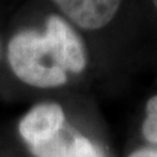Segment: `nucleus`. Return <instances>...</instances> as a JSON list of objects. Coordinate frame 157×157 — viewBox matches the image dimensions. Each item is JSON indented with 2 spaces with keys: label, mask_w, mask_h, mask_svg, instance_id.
<instances>
[{
  "label": "nucleus",
  "mask_w": 157,
  "mask_h": 157,
  "mask_svg": "<svg viewBox=\"0 0 157 157\" xmlns=\"http://www.w3.org/2000/svg\"><path fill=\"white\" fill-rule=\"evenodd\" d=\"M7 61L21 82L48 89L66 84L67 71L82 73L87 56L77 32L61 16L51 15L44 32L25 29L10 39Z\"/></svg>",
  "instance_id": "f257e3e1"
},
{
  "label": "nucleus",
  "mask_w": 157,
  "mask_h": 157,
  "mask_svg": "<svg viewBox=\"0 0 157 157\" xmlns=\"http://www.w3.org/2000/svg\"><path fill=\"white\" fill-rule=\"evenodd\" d=\"M66 125L64 111L58 103L45 102L34 106L19 122V134L29 147L47 143Z\"/></svg>",
  "instance_id": "f03ea898"
},
{
  "label": "nucleus",
  "mask_w": 157,
  "mask_h": 157,
  "mask_svg": "<svg viewBox=\"0 0 157 157\" xmlns=\"http://www.w3.org/2000/svg\"><path fill=\"white\" fill-rule=\"evenodd\" d=\"M77 26L89 31L101 29L112 21L122 0H52Z\"/></svg>",
  "instance_id": "7ed1b4c3"
},
{
  "label": "nucleus",
  "mask_w": 157,
  "mask_h": 157,
  "mask_svg": "<svg viewBox=\"0 0 157 157\" xmlns=\"http://www.w3.org/2000/svg\"><path fill=\"white\" fill-rule=\"evenodd\" d=\"M29 150L35 157H102L92 141L67 125L51 140L29 147Z\"/></svg>",
  "instance_id": "20e7f679"
},
{
  "label": "nucleus",
  "mask_w": 157,
  "mask_h": 157,
  "mask_svg": "<svg viewBox=\"0 0 157 157\" xmlns=\"http://www.w3.org/2000/svg\"><path fill=\"white\" fill-rule=\"evenodd\" d=\"M143 135L148 143L157 146V95L146 105V119L143 122Z\"/></svg>",
  "instance_id": "39448f33"
},
{
  "label": "nucleus",
  "mask_w": 157,
  "mask_h": 157,
  "mask_svg": "<svg viewBox=\"0 0 157 157\" xmlns=\"http://www.w3.org/2000/svg\"><path fill=\"white\" fill-rule=\"evenodd\" d=\"M128 157H157V150L156 148H140V150L131 153Z\"/></svg>",
  "instance_id": "423d86ee"
},
{
  "label": "nucleus",
  "mask_w": 157,
  "mask_h": 157,
  "mask_svg": "<svg viewBox=\"0 0 157 157\" xmlns=\"http://www.w3.org/2000/svg\"><path fill=\"white\" fill-rule=\"evenodd\" d=\"M151 3H153L154 6H156V9H157V0H151Z\"/></svg>",
  "instance_id": "0eeeda50"
}]
</instances>
